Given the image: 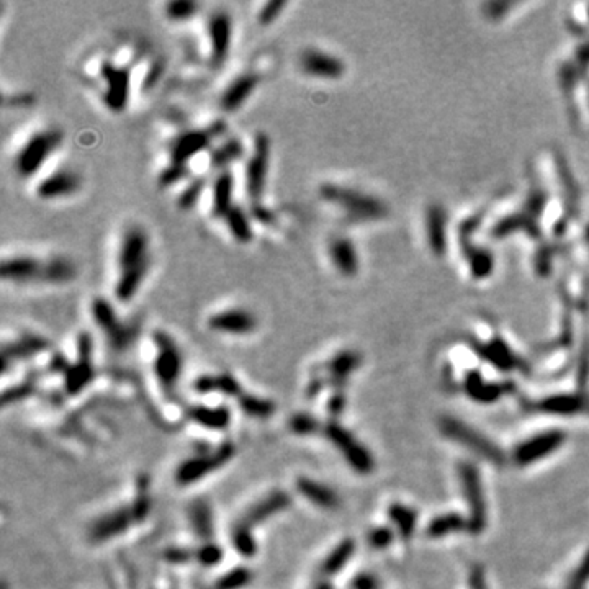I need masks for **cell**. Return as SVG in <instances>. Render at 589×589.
<instances>
[{
	"label": "cell",
	"instance_id": "1",
	"mask_svg": "<svg viewBox=\"0 0 589 589\" xmlns=\"http://www.w3.org/2000/svg\"><path fill=\"white\" fill-rule=\"evenodd\" d=\"M64 134L61 129L49 128L34 133L20 148L15 157V171L20 177H32L41 169L49 156L61 146Z\"/></svg>",
	"mask_w": 589,
	"mask_h": 589
},
{
	"label": "cell",
	"instance_id": "2",
	"mask_svg": "<svg viewBox=\"0 0 589 589\" xmlns=\"http://www.w3.org/2000/svg\"><path fill=\"white\" fill-rule=\"evenodd\" d=\"M271 167V138L267 133H257L254 138L251 157L246 164V190L254 202L262 200L266 193Z\"/></svg>",
	"mask_w": 589,
	"mask_h": 589
},
{
	"label": "cell",
	"instance_id": "3",
	"mask_svg": "<svg viewBox=\"0 0 589 589\" xmlns=\"http://www.w3.org/2000/svg\"><path fill=\"white\" fill-rule=\"evenodd\" d=\"M153 337L159 351L156 361H154V372L164 390L174 394L176 383L182 372V354L169 334L157 331L154 332Z\"/></svg>",
	"mask_w": 589,
	"mask_h": 589
},
{
	"label": "cell",
	"instance_id": "4",
	"mask_svg": "<svg viewBox=\"0 0 589 589\" xmlns=\"http://www.w3.org/2000/svg\"><path fill=\"white\" fill-rule=\"evenodd\" d=\"M234 455V446L231 442H224L219 446L216 451L212 453L207 452L203 455H197L193 458H188L187 462H183L181 467L177 468L176 480L181 486H187L193 481L202 480L205 475L212 473L216 468L223 467L224 463H228Z\"/></svg>",
	"mask_w": 589,
	"mask_h": 589
},
{
	"label": "cell",
	"instance_id": "5",
	"mask_svg": "<svg viewBox=\"0 0 589 589\" xmlns=\"http://www.w3.org/2000/svg\"><path fill=\"white\" fill-rule=\"evenodd\" d=\"M92 318L97 326L107 334L110 344L118 351H123L133 341V329L123 324L117 316L113 304L110 299L103 297H97L92 299Z\"/></svg>",
	"mask_w": 589,
	"mask_h": 589
},
{
	"label": "cell",
	"instance_id": "6",
	"mask_svg": "<svg viewBox=\"0 0 589 589\" xmlns=\"http://www.w3.org/2000/svg\"><path fill=\"white\" fill-rule=\"evenodd\" d=\"M226 128V124L218 122L212 128L207 129H188L183 131L181 136L176 138V141L171 146V162L172 164H182L187 166L193 156H197L202 151H205L218 134H221Z\"/></svg>",
	"mask_w": 589,
	"mask_h": 589
},
{
	"label": "cell",
	"instance_id": "7",
	"mask_svg": "<svg viewBox=\"0 0 589 589\" xmlns=\"http://www.w3.org/2000/svg\"><path fill=\"white\" fill-rule=\"evenodd\" d=\"M208 328L229 336H247L257 329V318L244 308H228L208 318Z\"/></svg>",
	"mask_w": 589,
	"mask_h": 589
},
{
	"label": "cell",
	"instance_id": "8",
	"mask_svg": "<svg viewBox=\"0 0 589 589\" xmlns=\"http://www.w3.org/2000/svg\"><path fill=\"white\" fill-rule=\"evenodd\" d=\"M208 38L212 49V63L219 66L226 61L233 41V20L228 12H214L208 20Z\"/></svg>",
	"mask_w": 589,
	"mask_h": 589
},
{
	"label": "cell",
	"instance_id": "9",
	"mask_svg": "<svg viewBox=\"0 0 589 589\" xmlns=\"http://www.w3.org/2000/svg\"><path fill=\"white\" fill-rule=\"evenodd\" d=\"M149 238L144 229L139 226H131L124 231L122 242H119L117 264L119 267V272L127 271V268L138 266L149 257Z\"/></svg>",
	"mask_w": 589,
	"mask_h": 589
},
{
	"label": "cell",
	"instance_id": "10",
	"mask_svg": "<svg viewBox=\"0 0 589 589\" xmlns=\"http://www.w3.org/2000/svg\"><path fill=\"white\" fill-rule=\"evenodd\" d=\"M43 266L44 261L33 256H12L5 257L0 267L2 278L7 282L15 283H32V282H41L43 276Z\"/></svg>",
	"mask_w": 589,
	"mask_h": 589
},
{
	"label": "cell",
	"instance_id": "11",
	"mask_svg": "<svg viewBox=\"0 0 589 589\" xmlns=\"http://www.w3.org/2000/svg\"><path fill=\"white\" fill-rule=\"evenodd\" d=\"M102 74L107 82L105 102L112 112H123L129 98V72L128 69L115 67L112 64H103Z\"/></svg>",
	"mask_w": 589,
	"mask_h": 589
},
{
	"label": "cell",
	"instance_id": "12",
	"mask_svg": "<svg viewBox=\"0 0 589 589\" xmlns=\"http://www.w3.org/2000/svg\"><path fill=\"white\" fill-rule=\"evenodd\" d=\"M299 67L308 76L321 79H336L344 71L342 61L316 48L304 49L299 56Z\"/></svg>",
	"mask_w": 589,
	"mask_h": 589
},
{
	"label": "cell",
	"instance_id": "13",
	"mask_svg": "<svg viewBox=\"0 0 589 589\" xmlns=\"http://www.w3.org/2000/svg\"><path fill=\"white\" fill-rule=\"evenodd\" d=\"M82 186L81 176L76 172L69 171V169H61V171L49 174L38 183L37 193L43 200H58L66 198L76 193Z\"/></svg>",
	"mask_w": 589,
	"mask_h": 589
},
{
	"label": "cell",
	"instance_id": "14",
	"mask_svg": "<svg viewBox=\"0 0 589 589\" xmlns=\"http://www.w3.org/2000/svg\"><path fill=\"white\" fill-rule=\"evenodd\" d=\"M261 82V77L254 72H246L238 76L229 86L224 89L219 98V107L226 113H234L252 97Z\"/></svg>",
	"mask_w": 589,
	"mask_h": 589
},
{
	"label": "cell",
	"instance_id": "15",
	"mask_svg": "<svg viewBox=\"0 0 589 589\" xmlns=\"http://www.w3.org/2000/svg\"><path fill=\"white\" fill-rule=\"evenodd\" d=\"M324 431H326V436L331 439L339 448H342V452L346 453V458L352 467H356L357 470L361 472L370 470V457H368V453L354 441L351 434L344 431L342 427H339L337 424L334 422L328 424Z\"/></svg>",
	"mask_w": 589,
	"mask_h": 589
},
{
	"label": "cell",
	"instance_id": "16",
	"mask_svg": "<svg viewBox=\"0 0 589 589\" xmlns=\"http://www.w3.org/2000/svg\"><path fill=\"white\" fill-rule=\"evenodd\" d=\"M134 522L131 507H122L100 517L91 529V541L100 543L119 536Z\"/></svg>",
	"mask_w": 589,
	"mask_h": 589
},
{
	"label": "cell",
	"instance_id": "17",
	"mask_svg": "<svg viewBox=\"0 0 589 589\" xmlns=\"http://www.w3.org/2000/svg\"><path fill=\"white\" fill-rule=\"evenodd\" d=\"M292 504V498L290 494L282 491V490H277V491H272L271 494H267L266 498L261 499V501L254 504V506L249 509V511L244 514L241 517V522L242 526H247L251 529L252 526H256V524L266 521L273 514L283 511V509L288 507Z\"/></svg>",
	"mask_w": 589,
	"mask_h": 589
},
{
	"label": "cell",
	"instance_id": "18",
	"mask_svg": "<svg viewBox=\"0 0 589 589\" xmlns=\"http://www.w3.org/2000/svg\"><path fill=\"white\" fill-rule=\"evenodd\" d=\"M149 266H151V259L138 264V266L129 267L127 271L119 272V278L117 283H115V297H117L119 302L127 303L129 299L134 298V294L139 292L144 278L148 276Z\"/></svg>",
	"mask_w": 589,
	"mask_h": 589
},
{
	"label": "cell",
	"instance_id": "19",
	"mask_svg": "<svg viewBox=\"0 0 589 589\" xmlns=\"http://www.w3.org/2000/svg\"><path fill=\"white\" fill-rule=\"evenodd\" d=\"M187 416L188 419H192L193 422L200 424V426L214 429V431L226 429L229 421H231V413L224 406L207 408L203 406V404H195V406H190L187 409Z\"/></svg>",
	"mask_w": 589,
	"mask_h": 589
},
{
	"label": "cell",
	"instance_id": "20",
	"mask_svg": "<svg viewBox=\"0 0 589 589\" xmlns=\"http://www.w3.org/2000/svg\"><path fill=\"white\" fill-rule=\"evenodd\" d=\"M233 192H234V177L233 174L224 169L218 174L213 183V213L216 216L224 218L226 213L234 207L233 203Z\"/></svg>",
	"mask_w": 589,
	"mask_h": 589
},
{
	"label": "cell",
	"instance_id": "21",
	"mask_svg": "<svg viewBox=\"0 0 589 589\" xmlns=\"http://www.w3.org/2000/svg\"><path fill=\"white\" fill-rule=\"evenodd\" d=\"M77 277V267L72 261L66 257H53L44 261L41 282L53 283V285H63V283L72 282Z\"/></svg>",
	"mask_w": 589,
	"mask_h": 589
},
{
	"label": "cell",
	"instance_id": "22",
	"mask_svg": "<svg viewBox=\"0 0 589 589\" xmlns=\"http://www.w3.org/2000/svg\"><path fill=\"white\" fill-rule=\"evenodd\" d=\"M297 490L303 494L308 501H311L319 507H336L339 504L337 494L329 488L323 486L321 483L309 480V478L299 477L297 480Z\"/></svg>",
	"mask_w": 589,
	"mask_h": 589
},
{
	"label": "cell",
	"instance_id": "23",
	"mask_svg": "<svg viewBox=\"0 0 589 589\" xmlns=\"http://www.w3.org/2000/svg\"><path fill=\"white\" fill-rule=\"evenodd\" d=\"M226 226L228 231L231 233L233 239L239 244H249L254 238L251 218L247 216V213L239 207V205H234V207L226 213Z\"/></svg>",
	"mask_w": 589,
	"mask_h": 589
},
{
	"label": "cell",
	"instance_id": "24",
	"mask_svg": "<svg viewBox=\"0 0 589 589\" xmlns=\"http://www.w3.org/2000/svg\"><path fill=\"white\" fill-rule=\"evenodd\" d=\"M46 347H48L46 339H43L39 336H30V334H27V336L18 339L17 342L5 344L4 354H2V361H10V358H23V357L33 356V354H37L39 351H44Z\"/></svg>",
	"mask_w": 589,
	"mask_h": 589
},
{
	"label": "cell",
	"instance_id": "25",
	"mask_svg": "<svg viewBox=\"0 0 589 589\" xmlns=\"http://www.w3.org/2000/svg\"><path fill=\"white\" fill-rule=\"evenodd\" d=\"M190 522L193 531L197 532L200 538H212L213 536V522H212V509L205 499H198L190 506Z\"/></svg>",
	"mask_w": 589,
	"mask_h": 589
},
{
	"label": "cell",
	"instance_id": "26",
	"mask_svg": "<svg viewBox=\"0 0 589 589\" xmlns=\"http://www.w3.org/2000/svg\"><path fill=\"white\" fill-rule=\"evenodd\" d=\"M242 154H244V146H242L241 139L231 138V139H228V141H224L221 146L216 148L212 153V166L224 171V167H228L229 164L238 161V159H241Z\"/></svg>",
	"mask_w": 589,
	"mask_h": 589
},
{
	"label": "cell",
	"instance_id": "27",
	"mask_svg": "<svg viewBox=\"0 0 589 589\" xmlns=\"http://www.w3.org/2000/svg\"><path fill=\"white\" fill-rule=\"evenodd\" d=\"M331 257H332L334 266H336L341 272L347 273V276H351V273L356 272V267H357L356 254H354L352 246L346 241V239H337V241H334L331 244Z\"/></svg>",
	"mask_w": 589,
	"mask_h": 589
},
{
	"label": "cell",
	"instance_id": "28",
	"mask_svg": "<svg viewBox=\"0 0 589 589\" xmlns=\"http://www.w3.org/2000/svg\"><path fill=\"white\" fill-rule=\"evenodd\" d=\"M239 406L244 413L247 414V416H252V418H259V419H264V418H268L271 414L276 411V404L272 401H268L266 398H259V396H254V394H241L239 396Z\"/></svg>",
	"mask_w": 589,
	"mask_h": 589
},
{
	"label": "cell",
	"instance_id": "29",
	"mask_svg": "<svg viewBox=\"0 0 589 589\" xmlns=\"http://www.w3.org/2000/svg\"><path fill=\"white\" fill-rule=\"evenodd\" d=\"M92 378H93V372H92L91 362L79 361L77 365H74L67 370L66 390L71 394H76L77 391H81L84 387H87Z\"/></svg>",
	"mask_w": 589,
	"mask_h": 589
},
{
	"label": "cell",
	"instance_id": "30",
	"mask_svg": "<svg viewBox=\"0 0 589 589\" xmlns=\"http://www.w3.org/2000/svg\"><path fill=\"white\" fill-rule=\"evenodd\" d=\"M354 552V543L352 541H344L341 545L334 548V552L329 555L324 563L321 565V573L323 575H334V573L341 570V568L346 565V562L351 558Z\"/></svg>",
	"mask_w": 589,
	"mask_h": 589
},
{
	"label": "cell",
	"instance_id": "31",
	"mask_svg": "<svg viewBox=\"0 0 589 589\" xmlns=\"http://www.w3.org/2000/svg\"><path fill=\"white\" fill-rule=\"evenodd\" d=\"M252 580V571L244 567H238L224 573L221 578L214 581V589H242Z\"/></svg>",
	"mask_w": 589,
	"mask_h": 589
},
{
	"label": "cell",
	"instance_id": "32",
	"mask_svg": "<svg viewBox=\"0 0 589 589\" xmlns=\"http://www.w3.org/2000/svg\"><path fill=\"white\" fill-rule=\"evenodd\" d=\"M231 542L234 548H236L242 557L249 558V557L256 555L257 545H256V541L252 538L251 529H249L247 526H242L241 522H238L236 526H234L233 533H231Z\"/></svg>",
	"mask_w": 589,
	"mask_h": 589
},
{
	"label": "cell",
	"instance_id": "33",
	"mask_svg": "<svg viewBox=\"0 0 589 589\" xmlns=\"http://www.w3.org/2000/svg\"><path fill=\"white\" fill-rule=\"evenodd\" d=\"M200 5L192 0H174V2L166 4L164 13L172 22H187L197 15Z\"/></svg>",
	"mask_w": 589,
	"mask_h": 589
},
{
	"label": "cell",
	"instance_id": "34",
	"mask_svg": "<svg viewBox=\"0 0 589 589\" xmlns=\"http://www.w3.org/2000/svg\"><path fill=\"white\" fill-rule=\"evenodd\" d=\"M223 557H224V553L221 550V547L213 542L205 543V545L200 547L195 553V558L200 563H202L203 567H216L218 563L223 560Z\"/></svg>",
	"mask_w": 589,
	"mask_h": 589
},
{
	"label": "cell",
	"instance_id": "35",
	"mask_svg": "<svg viewBox=\"0 0 589 589\" xmlns=\"http://www.w3.org/2000/svg\"><path fill=\"white\" fill-rule=\"evenodd\" d=\"M203 186L205 182L202 179H198V181H193L192 183H188V186L183 188L181 197L177 200V205L181 209H190L195 207V203L198 202L200 195H202V190H203Z\"/></svg>",
	"mask_w": 589,
	"mask_h": 589
},
{
	"label": "cell",
	"instance_id": "36",
	"mask_svg": "<svg viewBox=\"0 0 589 589\" xmlns=\"http://www.w3.org/2000/svg\"><path fill=\"white\" fill-rule=\"evenodd\" d=\"M285 7H287V2H283V0H271V2H267L261 10H259L257 22L264 25V27L272 25L278 17H280Z\"/></svg>",
	"mask_w": 589,
	"mask_h": 589
},
{
	"label": "cell",
	"instance_id": "37",
	"mask_svg": "<svg viewBox=\"0 0 589 589\" xmlns=\"http://www.w3.org/2000/svg\"><path fill=\"white\" fill-rule=\"evenodd\" d=\"M318 421L314 419L313 416H309V414H304V413H299V414H294L290 421V429L294 434H299V436H308V434H314V431H318Z\"/></svg>",
	"mask_w": 589,
	"mask_h": 589
},
{
	"label": "cell",
	"instance_id": "38",
	"mask_svg": "<svg viewBox=\"0 0 589 589\" xmlns=\"http://www.w3.org/2000/svg\"><path fill=\"white\" fill-rule=\"evenodd\" d=\"M188 176L187 166H182V164H172L162 171L161 176H159V183L161 187H169L174 186V183H179L183 181Z\"/></svg>",
	"mask_w": 589,
	"mask_h": 589
},
{
	"label": "cell",
	"instance_id": "39",
	"mask_svg": "<svg viewBox=\"0 0 589 589\" xmlns=\"http://www.w3.org/2000/svg\"><path fill=\"white\" fill-rule=\"evenodd\" d=\"M216 382H218V391L226 394V396L239 398L242 394V388L241 385H239V382L233 375H229V373L216 375Z\"/></svg>",
	"mask_w": 589,
	"mask_h": 589
},
{
	"label": "cell",
	"instance_id": "40",
	"mask_svg": "<svg viewBox=\"0 0 589 589\" xmlns=\"http://www.w3.org/2000/svg\"><path fill=\"white\" fill-rule=\"evenodd\" d=\"M139 488H141V491H139L136 501H134L131 506L134 522H139V521H143V519H146L149 514V509H151V501H149L146 486L141 485Z\"/></svg>",
	"mask_w": 589,
	"mask_h": 589
},
{
	"label": "cell",
	"instance_id": "41",
	"mask_svg": "<svg viewBox=\"0 0 589 589\" xmlns=\"http://www.w3.org/2000/svg\"><path fill=\"white\" fill-rule=\"evenodd\" d=\"M193 390L200 394H208L212 391H218V382L214 375H202L193 382Z\"/></svg>",
	"mask_w": 589,
	"mask_h": 589
},
{
	"label": "cell",
	"instance_id": "42",
	"mask_svg": "<svg viewBox=\"0 0 589 589\" xmlns=\"http://www.w3.org/2000/svg\"><path fill=\"white\" fill-rule=\"evenodd\" d=\"M77 351H79V361L91 362L92 358V351H93V342L91 336L87 332H82L77 339Z\"/></svg>",
	"mask_w": 589,
	"mask_h": 589
},
{
	"label": "cell",
	"instance_id": "43",
	"mask_svg": "<svg viewBox=\"0 0 589 589\" xmlns=\"http://www.w3.org/2000/svg\"><path fill=\"white\" fill-rule=\"evenodd\" d=\"M352 368V357L351 356H339L334 358L329 365V370L334 373V377L341 378Z\"/></svg>",
	"mask_w": 589,
	"mask_h": 589
},
{
	"label": "cell",
	"instance_id": "44",
	"mask_svg": "<svg viewBox=\"0 0 589 589\" xmlns=\"http://www.w3.org/2000/svg\"><path fill=\"white\" fill-rule=\"evenodd\" d=\"M32 391H33V388H32V385H28V383H25V385H20L17 388H12V390H7L4 393L2 404H4V406H7L10 401H18V399L27 398L28 394H32Z\"/></svg>",
	"mask_w": 589,
	"mask_h": 589
},
{
	"label": "cell",
	"instance_id": "45",
	"mask_svg": "<svg viewBox=\"0 0 589 589\" xmlns=\"http://www.w3.org/2000/svg\"><path fill=\"white\" fill-rule=\"evenodd\" d=\"M164 557H166V560L172 563H186L192 558V553L190 550H187V548H169V550L164 553Z\"/></svg>",
	"mask_w": 589,
	"mask_h": 589
},
{
	"label": "cell",
	"instance_id": "46",
	"mask_svg": "<svg viewBox=\"0 0 589 589\" xmlns=\"http://www.w3.org/2000/svg\"><path fill=\"white\" fill-rule=\"evenodd\" d=\"M32 100L33 97L30 93H20L17 97H12V103L15 102L17 105H22V107H28V105H32Z\"/></svg>",
	"mask_w": 589,
	"mask_h": 589
},
{
	"label": "cell",
	"instance_id": "47",
	"mask_svg": "<svg viewBox=\"0 0 589 589\" xmlns=\"http://www.w3.org/2000/svg\"><path fill=\"white\" fill-rule=\"evenodd\" d=\"M357 589H373V581L370 578H361V580L356 581Z\"/></svg>",
	"mask_w": 589,
	"mask_h": 589
},
{
	"label": "cell",
	"instance_id": "48",
	"mask_svg": "<svg viewBox=\"0 0 589 589\" xmlns=\"http://www.w3.org/2000/svg\"><path fill=\"white\" fill-rule=\"evenodd\" d=\"M316 589H332L331 585H328V583H323V585H319Z\"/></svg>",
	"mask_w": 589,
	"mask_h": 589
},
{
	"label": "cell",
	"instance_id": "49",
	"mask_svg": "<svg viewBox=\"0 0 589 589\" xmlns=\"http://www.w3.org/2000/svg\"><path fill=\"white\" fill-rule=\"evenodd\" d=\"M197 589H207V588H205V586H202V585H198V588H197Z\"/></svg>",
	"mask_w": 589,
	"mask_h": 589
}]
</instances>
